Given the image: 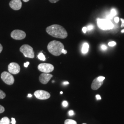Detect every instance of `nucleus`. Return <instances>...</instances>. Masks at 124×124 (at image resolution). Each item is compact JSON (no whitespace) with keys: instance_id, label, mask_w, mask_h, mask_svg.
Masks as SVG:
<instances>
[{"instance_id":"f3484780","label":"nucleus","mask_w":124,"mask_h":124,"mask_svg":"<svg viewBox=\"0 0 124 124\" xmlns=\"http://www.w3.org/2000/svg\"><path fill=\"white\" fill-rule=\"evenodd\" d=\"M6 94L3 91L0 90V99H3L6 97Z\"/></svg>"},{"instance_id":"6ab92c4d","label":"nucleus","mask_w":124,"mask_h":124,"mask_svg":"<svg viewBox=\"0 0 124 124\" xmlns=\"http://www.w3.org/2000/svg\"><path fill=\"white\" fill-rule=\"evenodd\" d=\"M116 44V42L115 41H111L108 43V45L110 46H114Z\"/></svg>"},{"instance_id":"c756f323","label":"nucleus","mask_w":124,"mask_h":124,"mask_svg":"<svg viewBox=\"0 0 124 124\" xmlns=\"http://www.w3.org/2000/svg\"><path fill=\"white\" fill-rule=\"evenodd\" d=\"M11 123L12 124H16V120H15V119L14 118H12Z\"/></svg>"},{"instance_id":"ea45409f","label":"nucleus","mask_w":124,"mask_h":124,"mask_svg":"<svg viewBox=\"0 0 124 124\" xmlns=\"http://www.w3.org/2000/svg\"><path fill=\"white\" fill-rule=\"evenodd\" d=\"M85 124V123H83V124Z\"/></svg>"},{"instance_id":"473e14b6","label":"nucleus","mask_w":124,"mask_h":124,"mask_svg":"<svg viewBox=\"0 0 124 124\" xmlns=\"http://www.w3.org/2000/svg\"><path fill=\"white\" fill-rule=\"evenodd\" d=\"M101 47H102V49H103V50H106L107 48L106 46L105 45H102Z\"/></svg>"},{"instance_id":"2f4dec72","label":"nucleus","mask_w":124,"mask_h":124,"mask_svg":"<svg viewBox=\"0 0 124 124\" xmlns=\"http://www.w3.org/2000/svg\"><path fill=\"white\" fill-rule=\"evenodd\" d=\"M96 98H97V100H101V97L99 95H97L96 96Z\"/></svg>"},{"instance_id":"a878e982","label":"nucleus","mask_w":124,"mask_h":124,"mask_svg":"<svg viewBox=\"0 0 124 124\" xmlns=\"http://www.w3.org/2000/svg\"><path fill=\"white\" fill-rule=\"evenodd\" d=\"M74 112L73 110H70L69 112V115L70 116H72L74 115Z\"/></svg>"},{"instance_id":"1a4fd4ad","label":"nucleus","mask_w":124,"mask_h":124,"mask_svg":"<svg viewBox=\"0 0 124 124\" xmlns=\"http://www.w3.org/2000/svg\"><path fill=\"white\" fill-rule=\"evenodd\" d=\"M8 70L10 73L13 75H16L18 74L20 71V67L17 63L13 62L8 65Z\"/></svg>"},{"instance_id":"f8f14e48","label":"nucleus","mask_w":124,"mask_h":124,"mask_svg":"<svg viewBox=\"0 0 124 124\" xmlns=\"http://www.w3.org/2000/svg\"><path fill=\"white\" fill-rule=\"evenodd\" d=\"M103 83V81H100L98 80L97 78L93 80L91 85V87L93 90H97L99 88Z\"/></svg>"},{"instance_id":"e433bc0d","label":"nucleus","mask_w":124,"mask_h":124,"mask_svg":"<svg viewBox=\"0 0 124 124\" xmlns=\"http://www.w3.org/2000/svg\"><path fill=\"white\" fill-rule=\"evenodd\" d=\"M24 2H28V1H29L30 0H23Z\"/></svg>"},{"instance_id":"ddd939ff","label":"nucleus","mask_w":124,"mask_h":124,"mask_svg":"<svg viewBox=\"0 0 124 124\" xmlns=\"http://www.w3.org/2000/svg\"><path fill=\"white\" fill-rule=\"evenodd\" d=\"M89 46L87 43H85L83 45L82 48V53L83 54H85L88 52Z\"/></svg>"},{"instance_id":"6e6552de","label":"nucleus","mask_w":124,"mask_h":124,"mask_svg":"<svg viewBox=\"0 0 124 124\" xmlns=\"http://www.w3.org/2000/svg\"><path fill=\"white\" fill-rule=\"evenodd\" d=\"M34 95L37 99L40 100H46L51 97V95L48 92L41 90L36 91L34 93Z\"/></svg>"},{"instance_id":"58836bf2","label":"nucleus","mask_w":124,"mask_h":124,"mask_svg":"<svg viewBox=\"0 0 124 124\" xmlns=\"http://www.w3.org/2000/svg\"><path fill=\"white\" fill-rule=\"evenodd\" d=\"M62 93H63V92H60V94H62Z\"/></svg>"},{"instance_id":"2eb2a0df","label":"nucleus","mask_w":124,"mask_h":124,"mask_svg":"<svg viewBox=\"0 0 124 124\" xmlns=\"http://www.w3.org/2000/svg\"><path fill=\"white\" fill-rule=\"evenodd\" d=\"M64 124H77L76 121L74 120L67 119L65 120Z\"/></svg>"},{"instance_id":"aec40b11","label":"nucleus","mask_w":124,"mask_h":124,"mask_svg":"<svg viewBox=\"0 0 124 124\" xmlns=\"http://www.w3.org/2000/svg\"><path fill=\"white\" fill-rule=\"evenodd\" d=\"M97 79L100 81H103L105 79V77L103 76H99L98 77H97Z\"/></svg>"},{"instance_id":"f03ea898","label":"nucleus","mask_w":124,"mask_h":124,"mask_svg":"<svg viewBox=\"0 0 124 124\" xmlns=\"http://www.w3.org/2000/svg\"><path fill=\"white\" fill-rule=\"evenodd\" d=\"M64 48V46L62 42L55 40L50 42L47 46L49 53L55 56H60L62 54V50Z\"/></svg>"},{"instance_id":"9d476101","label":"nucleus","mask_w":124,"mask_h":124,"mask_svg":"<svg viewBox=\"0 0 124 124\" xmlns=\"http://www.w3.org/2000/svg\"><path fill=\"white\" fill-rule=\"evenodd\" d=\"M53 77V75L49 73H42L39 77V80L41 83L43 84H46Z\"/></svg>"},{"instance_id":"b1692460","label":"nucleus","mask_w":124,"mask_h":124,"mask_svg":"<svg viewBox=\"0 0 124 124\" xmlns=\"http://www.w3.org/2000/svg\"><path fill=\"white\" fill-rule=\"evenodd\" d=\"M119 21H120V18H119V17H115V22L116 23H119Z\"/></svg>"},{"instance_id":"cd10ccee","label":"nucleus","mask_w":124,"mask_h":124,"mask_svg":"<svg viewBox=\"0 0 124 124\" xmlns=\"http://www.w3.org/2000/svg\"><path fill=\"white\" fill-rule=\"evenodd\" d=\"M59 0H49V1L52 3H56L57 2H58V1H59Z\"/></svg>"},{"instance_id":"5701e85b","label":"nucleus","mask_w":124,"mask_h":124,"mask_svg":"<svg viewBox=\"0 0 124 124\" xmlns=\"http://www.w3.org/2000/svg\"><path fill=\"white\" fill-rule=\"evenodd\" d=\"M87 28V29L89 30V31H90L91 30H92L93 28V26L92 25H89L88 26L86 27Z\"/></svg>"},{"instance_id":"a211bd4d","label":"nucleus","mask_w":124,"mask_h":124,"mask_svg":"<svg viewBox=\"0 0 124 124\" xmlns=\"http://www.w3.org/2000/svg\"><path fill=\"white\" fill-rule=\"evenodd\" d=\"M116 14H117V12H116V10L115 9H112L111 10V12H110V15H111V16L114 17L116 16Z\"/></svg>"},{"instance_id":"f257e3e1","label":"nucleus","mask_w":124,"mask_h":124,"mask_svg":"<svg viewBox=\"0 0 124 124\" xmlns=\"http://www.w3.org/2000/svg\"><path fill=\"white\" fill-rule=\"evenodd\" d=\"M46 31L49 35L57 38L65 39L68 36L66 30L58 24H53L47 27L46 28Z\"/></svg>"},{"instance_id":"412c9836","label":"nucleus","mask_w":124,"mask_h":124,"mask_svg":"<svg viewBox=\"0 0 124 124\" xmlns=\"http://www.w3.org/2000/svg\"><path fill=\"white\" fill-rule=\"evenodd\" d=\"M5 111V108L4 107L0 105V114L3 113Z\"/></svg>"},{"instance_id":"4be33fe9","label":"nucleus","mask_w":124,"mask_h":124,"mask_svg":"<svg viewBox=\"0 0 124 124\" xmlns=\"http://www.w3.org/2000/svg\"><path fill=\"white\" fill-rule=\"evenodd\" d=\"M62 105L64 107H66L68 105V103L66 101H64L62 103Z\"/></svg>"},{"instance_id":"7c9ffc66","label":"nucleus","mask_w":124,"mask_h":124,"mask_svg":"<svg viewBox=\"0 0 124 124\" xmlns=\"http://www.w3.org/2000/svg\"><path fill=\"white\" fill-rule=\"evenodd\" d=\"M67 51L66 50H65L64 48L62 50V53H63L64 54H67Z\"/></svg>"},{"instance_id":"4468645a","label":"nucleus","mask_w":124,"mask_h":124,"mask_svg":"<svg viewBox=\"0 0 124 124\" xmlns=\"http://www.w3.org/2000/svg\"><path fill=\"white\" fill-rule=\"evenodd\" d=\"M10 121L8 117H4L0 120V124H10Z\"/></svg>"},{"instance_id":"20e7f679","label":"nucleus","mask_w":124,"mask_h":124,"mask_svg":"<svg viewBox=\"0 0 124 124\" xmlns=\"http://www.w3.org/2000/svg\"><path fill=\"white\" fill-rule=\"evenodd\" d=\"M19 50L26 58H33L35 57V53L33 49L29 45H23L20 47Z\"/></svg>"},{"instance_id":"dca6fc26","label":"nucleus","mask_w":124,"mask_h":124,"mask_svg":"<svg viewBox=\"0 0 124 124\" xmlns=\"http://www.w3.org/2000/svg\"><path fill=\"white\" fill-rule=\"evenodd\" d=\"M38 58L39 59H40L41 61H45L46 60V57L42 53H40L38 55Z\"/></svg>"},{"instance_id":"bb28decb","label":"nucleus","mask_w":124,"mask_h":124,"mask_svg":"<svg viewBox=\"0 0 124 124\" xmlns=\"http://www.w3.org/2000/svg\"><path fill=\"white\" fill-rule=\"evenodd\" d=\"M121 22H122V24H121V27L122 28V27H124V19L123 18H121L120 19Z\"/></svg>"},{"instance_id":"f704fd0d","label":"nucleus","mask_w":124,"mask_h":124,"mask_svg":"<svg viewBox=\"0 0 124 124\" xmlns=\"http://www.w3.org/2000/svg\"><path fill=\"white\" fill-rule=\"evenodd\" d=\"M63 85H68L69 84V82H68V81H65V82H64L63 83Z\"/></svg>"},{"instance_id":"c85d7f7f","label":"nucleus","mask_w":124,"mask_h":124,"mask_svg":"<svg viewBox=\"0 0 124 124\" xmlns=\"http://www.w3.org/2000/svg\"><path fill=\"white\" fill-rule=\"evenodd\" d=\"M29 64H30V62H26L24 63V66L25 67V68H27Z\"/></svg>"},{"instance_id":"c9c22d12","label":"nucleus","mask_w":124,"mask_h":124,"mask_svg":"<svg viewBox=\"0 0 124 124\" xmlns=\"http://www.w3.org/2000/svg\"><path fill=\"white\" fill-rule=\"evenodd\" d=\"M32 97V95L31 94H29L28 95V97H29V98H31Z\"/></svg>"},{"instance_id":"39448f33","label":"nucleus","mask_w":124,"mask_h":124,"mask_svg":"<svg viewBox=\"0 0 124 124\" xmlns=\"http://www.w3.org/2000/svg\"><path fill=\"white\" fill-rule=\"evenodd\" d=\"M1 78L6 84L12 85L14 82V78L9 72H3L1 74Z\"/></svg>"},{"instance_id":"393cba45","label":"nucleus","mask_w":124,"mask_h":124,"mask_svg":"<svg viewBox=\"0 0 124 124\" xmlns=\"http://www.w3.org/2000/svg\"><path fill=\"white\" fill-rule=\"evenodd\" d=\"M87 28L86 27H84L82 28V31H83V32L84 33H85L86 32V31H87Z\"/></svg>"},{"instance_id":"4c0bfd02","label":"nucleus","mask_w":124,"mask_h":124,"mask_svg":"<svg viewBox=\"0 0 124 124\" xmlns=\"http://www.w3.org/2000/svg\"><path fill=\"white\" fill-rule=\"evenodd\" d=\"M121 32V33H124V30H122Z\"/></svg>"},{"instance_id":"7ed1b4c3","label":"nucleus","mask_w":124,"mask_h":124,"mask_svg":"<svg viewBox=\"0 0 124 124\" xmlns=\"http://www.w3.org/2000/svg\"><path fill=\"white\" fill-rule=\"evenodd\" d=\"M97 24L99 29L104 31L111 30L114 27V25L111 20L108 19L98 18L97 20Z\"/></svg>"},{"instance_id":"9b49d317","label":"nucleus","mask_w":124,"mask_h":124,"mask_svg":"<svg viewBox=\"0 0 124 124\" xmlns=\"http://www.w3.org/2000/svg\"><path fill=\"white\" fill-rule=\"evenodd\" d=\"M9 6L12 9L17 11L21 8L22 3L20 0H12L9 3Z\"/></svg>"},{"instance_id":"72a5a7b5","label":"nucleus","mask_w":124,"mask_h":124,"mask_svg":"<svg viewBox=\"0 0 124 124\" xmlns=\"http://www.w3.org/2000/svg\"><path fill=\"white\" fill-rule=\"evenodd\" d=\"M2 49H3L2 46L1 45V44H0V53H1V52H2Z\"/></svg>"},{"instance_id":"423d86ee","label":"nucleus","mask_w":124,"mask_h":124,"mask_svg":"<svg viewBox=\"0 0 124 124\" xmlns=\"http://www.w3.org/2000/svg\"><path fill=\"white\" fill-rule=\"evenodd\" d=\"M39 70L45 73H49L53 71L54 67L53 65L50 63H40L38 66Z\"/></svg>"},{"instance_id":"0eeeda50","label":"nucleus","mask_w":124,"mask_h":124,"mask_svg":"<svg viewBox=\"0 0 124 124\" xmlns=\"http://www.w3.org/2000/svg\"><path fill=\"white\" fill-rule=\"evenodd\" d=\"M26 35L25 32L19 30H14L11 33V37L14 40H23L26 37Z\"/></svg>"}]
</instances>
